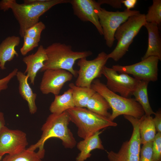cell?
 <instances>
[{"instance_id": "cell-8", "label": "cell", "mask_w": 161, "mask_h": 161, "mask_svg": "<svg viewBox=\"0 0 161 161\" xmlns=\"http://www.w3.org/2000/svg\"><path fill=\"white\" fill-rule=\"evenodd\" d=\"M107 54L102 51L93 60H87L86 58L78 60L77 65L79 69L75 84L78 86L91 87L92 81L101 77L103 69L109 59Z\"/></svg>"}, {"instance_id": "cell-2", "label": "cell", "mask_w": 161, "mask_h": 161, "mask_svg": "<svg viewBox=\"0 0 161 161\" xmlns=\"http://www.w3.org/2000/svg\"><path fill=\"white\" fill-rule=\"evenodd\" d=\"M70 121L66 111L60 114L51 113L47 117L41 128L42 134L40 139L27 149L35 151L38 148L37 152L44 157L45 153L44 144L48 139L52 138L60 139L66 148H74L76 145L77 142L68 127Z\"/></svg>"}, {"instance_id": "cell-20", "label": "cell", "mask_w": 161, "mask_h": 161, "mask_svg": "<svg viewBox=\"0 0 161 161\" xmlns=\"http://www.w3.org/2000/svg\"><path fill=\"white\" fill-rule=\"evenodd\" d=\"M75 107L72 90L69 88L62 95H55L49 110L51 113L60 114Z\"/></svg>"}, {"instance_id": "cell-15", "label": "cell", "mask_w": 161, "mask_h": 161, "mask_svg": "<svg viewBox=\"0 0 161 161\" xmlns=\"http://www.w3.org/2000/svg\"><path fill=\"white\" fill-rule=\"evenodd\" d=\"M144 26L148 34V42L147 51L141 60L150 56L157 57L161 60V40L158 25L154 23L146 22Z\"/></svg>"}, {"instance_id": "cell-24", "label": "cell", "mask_w": 161, "mask_h": 161, "mask_svg": "<svg viewBox=\"0 0 161 161\" xmlns=\"http://www.w3.org/2000/svg\"><path fill=\"white\" fill-rule=\"evenodd\" d=\"M86 108L101 116L109 118L111 114L108 112L111 108L107 101L100 94L95 92L89 100Z\"/></svg>"}, {"instance_id": "cell-7", "label": "cell", "mask_w": 161, "mask_h": 161, "mask_svg": "<svg viewBox=\"0 0 161 161\" xmlns=\"http://www.w3.org/2000/svg\"><path fill=\"white\" fill-rule=\"evenodd\" d=\"M100 5L98 2L95 12L103 30L106 44L108 47H111L115 39V33L118 28L129 17L140 13V11L126 9L123 11H109L101 8Z\"/></svg>"}, {"instance_id": "cell-26", "label": "cell", "mask_w": 161, "mask_h": 161, "mask_svg": "<svg viewBox=\"0 0 161 161\" xmlns=\"http://www.w3.org/2000/svg\"><path fill=\"white\" fill-rule=\"evenodd\" d=\"M147 22L154 23L158 25L161 22V0H153V4L145 15Z\"/></svg>"}, {"instance_id": "cell-12", "label": "cell", "mask_w": 161, "mask_h": 161, "mask_svg": "<svg viewBox=\"0 0 161 161\" xmlns=\"http://www.w3.org/2000/svg\"><path fill=\"white\" fill-rule=\"evenodd\" d=\"M44 72L39 88L44 95H58L65 83L73 76L69 72L61 69H47Z\"/></svg>"}, {"instance_id": "cell-32", "label": "cell", "mask_w": 161, "mask_h": 161, "mask_svg": "<svg viewBox=\"0 0 161 161\" xmlns=\"http://www.w3.org/2000/svg\"><path fill=\"white\" fill-rule=\"evenodd\" d=\"M122 0H100L97 1L100 5L103 4H107L110 5L115 8L121 7Z\"/></svg>"}, {"instance_id": "cell-21", "label": "cell", "mask_w": 161, "mask_h": 161, "mask_svg": "<svg viewBox=\"0 0 161 161\" xmlns=\"http://www.w3.org/2000/svg\"><path fill=\"white\" fill-rule=\"evenodd\" d=\"M139 127L141 144L152 142L157 134L153 117L144 114L140 118Z\"/></svg>"}, {"instance_id": "cell-13", "label": "cell", "mask_w": 161, "mask_h": 161, "mask_svg": "<svg viewBox=\"0 0 161 161\" xmlns=\"http://www.w3.org/2000/svg\"><path fill=\"white\" fill-rule=\"evenodd\" d=\"M74 14L83 21H89L95 27L100 35H103L95 9L98 2L93 0H71Z\"/></svg>"}, {"instance_id": "cell-22", "label": "cell", "mask_w": 161, "mask_h": 161, "mask_svg": "<svg viewBox=\"0 0 161 161\" xmlns=\"http://www.w3.org/2000/svg\"><path fill=\"white\" fill-rule=\"evenodd\" d=\"M149 82L140 80L136 88L133 93L132 95L135 97V100L141 106L145 114L147 116H151L155 114L150 104L147 92Z\"/></svg>"}, {"instance_id": "cell-31", "label": "cell", "mask_w": 161, "mask_h": 161, "mask_svg": "<svg viewBox=\"0 0 161 161\" xmlns=\"http://www.w3.org/2000/svg\"><path fill=\"white\" fill-rule=\"evenodd\" d=\"M18 71L17 68H15L6 76L0 79V92L8 88L9 83L12 78L16 76Z\"/></svg>"}, {"instance_id": "cell-5", "label": "cell", "mask_w": 161, "mask_h": 161, "mask_svg": "<svg viewBox=\"0 0 161 161\" xmlns=\"http://www.w3.org/2000/svg\"><path fill=\"white\" fill-rule=\"evenodd\" d=\"M70 120L78 128L77 134L84 139L106 128L116 126L109 118L94 113L85 108L75 106L66 111Z\"/></svg>"}, {"instance_id": "cell-23", "label": "cell", "mask_w": 161, "mask_h": 161, "mask_svg": "<svg viewBox=\"0 0 161 161\" xmlns=\"http://www.w3.org/2000/svg\"><path fill=\"white\" fill-rule=\"evenodd\" d=\"M72 90V95L75 106L86 108L87 103L96 92L91 87L78 86L73 83L69 85Z\"/></svg>"}, {"instance_id": "cell-33", "label": "cell", "mask_w": 161, "mask_h": 161, "mask_svg": "<svg viewBox=\"0 0 161 161\" xmlns=\"http://www.w3.org/2000/svg\"><path fill=\"white\" fill-rule=\"evenodd\" d=\"M155 117L153 118V121L154 124L156 131L157 132L161 133V112L159 110L155 114Z\"/></svg>"}, {"instance_id": "cell-10", "label": "cell", "mask_w": 161, "mask_h": 161, "mask_svg": "<svg viewBox=\"0 0 161 161\" xmlns=\"http://www.w3.org/2000/svg\"><path fill=\"white\" fill-rule=\"evenodd\" d=\"M107 80V88L112 92L119 93L120 96L129 98L136 88L140 80L126 73H118L112 68L105 66L102 71Z\"/></svg>"}, {"instance_id": "cell-17", "label": "cell", "mask_w": 161, "mask_h": 161, "mask_svg": "<svg viewBox=\"0 0 161 161\" xmlns=\"http://www.w3.org/2000/svg\"><path fill=\"white\" fill-rule=\"evenodd\" d=\"M16 76L19 83V93L22 98L27 102L30 113L31 114H34L37 110L35 103L37 95L33 92L28 83V76L19 71Z\"/></svg>"}, {"instance_id": "cell-6", "label": "cell", "mask_w": 161, "mask_h": 161, "mask_svg": "<svg viewBox=\"0 0 161 161\" xmlns=\"http://www.w3.org/2000/svg\"><path fill=\"white\" fill-rule=\"evenodd\" d=\"M145 14L140 13L132 16L120 25L114 35L117 42L114 49L107 54L108 59L118 61L128 51L134 37L146 23Z\"/></svg>"}, {"instance_id": "cell-18", "label": "cell", "mask_w": 161, "mask_h": 161, "mask_svg": "<svg viewBox=\"0 0 161 161\" xmlns=\"http://www.w3.org/2000/svg\"><path fill=\"white\" fill-rule=\"evenodd\" d=\"M20 42L19 36L12 35L7 37L0 44V64L2 69H5L7 62L12 61L15 56H18L15 47L18 46Z\"/></svg>"}, {"instance_id": "cell-9", "label": "cell", "mask_w": 161, "mask_h": 161, "mask_svg": "<svg viewBox=\"0 0 161 161\" xmlns=\"http://www.w3.org/2000/svg\"><path fill=\"white\" fill-rule=\"evenodd\" d=\"M159 60L157 57L150 56L132 65H114L112 68L120 73L132 75L134 78L140 80L155 81L158 79Z\"/></svg>"}, {"instance_id": "cell-36", "label": "cell", "mask_w": 161, "mask_h": 161, "mask_svg": "<svg viewBox=\"0 0 161 161\" xmlns=\"http://www.w3.org/2000/svg\"><path fill=\"white\" fill-rule=\"evenodd\" d=\"M2 157V156H0V161L1 160Z\"/></svg>"}, {"instance_id": "cell-30", "label": "cell", "mask_w": 161, "mask_h": 161, "mask_svg": "<svg viewBox=\"0 0 161 161\" xmlns=\"http://www.w3.org/2000/svg\"><path fill=\"white\" fill-rule=\"evenodd\" d=\"M143 145L140 148L139 161H152L153 142Z\"/></svg>"}, {"instance_id": "cell-19", "label": "cell", "mask_w": 161, "mask_h": 161, "mask_svg": "<svg viewBox=\"0 0 161 161\" xmlns=\"http://www.w3.org/2000/svg\"><path fill=\"white\" fill-rule=\"evenodd\" d=\"M140 152L127 141L123 143L117 152H108L107 157L109 161H139Z\"/></svg>"}, {"instance_id": "cell-3", "label": "cell", "mask_w": 161, "mask_h": 161, "mask_svg": "<svg viewBox=\"0 0 161 161\" xmlns=\"http://www.w3.org/2000/svg\"><path fill=\"white\" fill-rule=\"evenodd\" d=\"M45 50L47 58L41 72L47 69H61L69 72L75 77L78 75V71L73 68L75 62L92 54L89 50L74 51L71 46L58 42L50 45Z\"/></svg>"}, {"instance_id": "cell-29", "label": "cell", "mask_w": 161, "mask_h": 161, "mask_svg": "<svg viewBox=\"0 0 161 161\" xmlns=\"http://www.w3.org/2000/svg\"><path fill=\"white\" fill-rule=\"evenodd\" d=\"M152 161H161V133L157 132L153 141Z\"/></svg>"}, {"instance_id": "cell-37", "label": "cell", "mask_w": 161, "mask_h": 161, "mask_svg": "<svg viewBox=\"0 0 161 161\" xmlns=\"http://www.w3.org/2000/svg\"><path fill=\"white\" fill-rule=\"evenodd\" d=\"M0 67H1V65H0Z\"/></svg>"}, {"instance_id": "cell-4", "label": "cell", "mask_w": 161, "mask_h": 161, "mask_svg": "<svg viewBox=\"0 0 161 161\" xmlns=\"http://www.w3.org/2000/svg\"><path fill=\"white\" fill-rule=\"evenodd\" d=\"M91 87L108 103L112 111L109 118L111 120L113 121L121 115L139 119L145 114L142 106L134 99L126 98L117 94L110 90L99 79H96L92 81Z\"/></svg>"}, {"instance_id": "cell-14", "label": "cell", "mask_w": 161, "mask_h": 161, "mask_svg": "<svg viewBox=\"0 0 161 161\" xmlns=\"http://www.w3.org/2000/svg\"><path fill=\"white\" fill-rule=\"evenodd\" d=\"M47 58L45 48L42 45L38 47L34 53L25 56L23 61L26 65L25 73L28 76L30 83L34 85L36 75L44 66Z\"/></svg>"}, {"instance_id": "cell-25", "label": "cell", "mask_w": 161, "mask_h": 161, "mask_svg": "<svg viewBox=\"0 0 161 161\" xmlns=\"http://www.w3.org/2000/svg\"><path fill=\"white\" fill-rule=\"evenodd\" d=\"M38 153L27 148L15 154H8L2 161H42Z\"/></svg>"}, {"instance_id": "cell-27", "label": "cell", "mask_w": 161, "mask_h": 161, "mask_svg": "<svg viewBox=\"0 0 161 161\" xmlns=\"http://www.w3.org/2000/svg\"><path fill=\"white\" fill-rule=\"evenodd\" d=\"M45 28L44 23L41 21H39L27 29L24 35L40 41L41 33Z\"/></svg>"}, {"instance_id": "cell-28", "label": "cell", "mask_w": 161, "mask_h": 161, "mask_svg": "<svg viewBox=\"0 0 161 161\" xmlns=\"http://www.w3.org/2000/svg\"><path fill=\"white\" fill-rule=\"evenodd\" d=\"M23 44L20 48V52L21 54L24 56L33 50L35 48L38 46L39 41L24 35Z\"/></svg>"}, {"instance_id": "cell-34", "label": "cell", "mask_w": 161, "mask_h": 161, "mask_svg": "<svg viewBox=\"0 0 161 161\" xmlns=\"http://www.w3.org/2000/svg\"><path fill=\"white\" fill-rule=\"evenodd\" d=\"M137 2V0H122V4H124L127 10H131L134 7Z\"/></svg>"}, {"instance_id": "cell-16", "label": "cell", "mask_w": 161, "mask_h": 161, "mask_svg": "<svg viewBox=\"0 0 161 161\" xmlns=\"http://www.w3.org/2000/svg\"><path fill=\"white\" fill-rule=\"evenodd\" d=\"M102 132L97 131L77 143V147L80 152L76 158V161H85L91 157V152L94 149H105L99 137Z\"/></svg>"}, {"instance_id": "cell-35", "label": "cell", "mask_w": 161, "mask_h": 161, "mask_svg": "<svg viewBox=\"0 0 161 161\" xmlns=\"http://www.w3.org/2000/svg\"><path fill=\"white\" fill-rule=\"evenodd\" d=\"M5 124L4 113L0 112V133L3 128L5 126Z\"/></svg>"}, {"instance_id": "cell-11", "label": "cell", "mask_w": 161, "mask_h": 161, "mask_svg": "<svg viewBox=\"0 0 161 161\" xmlns=\"http://www.w3.org/2000/svg\"><path fill=\"white\" fill-rule=\"evenodd\" d=\"M28 145L26 134L4 126L0 133V156L14 154L26 149Z\"/></svg>"}, {"instance_id": "cell-1", "label": "cell", "mask_w": 161, "mask_h": 161, "mask_svg": "<svg viewBox=\"0 0 161 161\" xmlns=\"http://www.w3.org/2000/svg\"><path fill=\"white\" fill-rule=\"evenodd\" d=\"M70 0H43L36 3H18L16 0H2L0 10L11 9L19 26V34L23 37L26 31L39 22L40 17L54 6L70 2Z\"/></svg>"}]
</instances>
